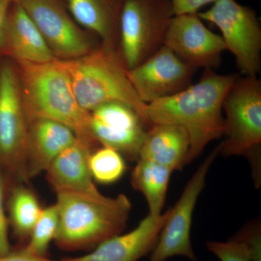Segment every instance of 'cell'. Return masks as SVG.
<instances>
[{"mask_svg":"<svg viewBox=\"0 0 261 261\" xmlns=\"http://www.w3.org/2000/svg\"><path fill=\"white\" fill-rule=\"evenodd\" d=\"M238 77L205 69L197 83L174 95L147 103L149 126L168 123L183 127L190 142L187 163H191L210 142L224 135L223 104Z\"/></svg>","mask_w":261,"mask_h":261,"instance_id":"6da1fadb","label":"cell"},{"mask_svg":"<svg viewBox=\"0 0 261 261\" xmlns=\"http://www.w3.org/2000/svg\"><path fill=\"white\" fill-rule=\"evenodd\" d=\"M17 64L28 122L39 118L59 122L92 147L97 143L91 130V113L79 104L64 61Z\"/></svg>","mask_w":261,"mask_h":261,"instance_id":"7a4b0ae2","label":"cell"},{"mask_svg":"<svg viewBox=\"0 0 261 261\" xmlns=\"http://www.w3.org/2000/svg\"><path fill=\"white\" fill-rule=\"evenodd\" d=\"M58 226L54 241L65 251L95 248L126 228L132 202L124 194L116 197L57 192Z\"/></svg>","mask_w":261,"mask_h":261,"instance_id":"3957f363","label":"cell"},{"mask_svg":"<svg viewBox=\"0 0 261 261\" xmlns=\"http://www.w3.org/2000/svg\"><path fill=\"white\" fill-rule=\"evenodd\" d=\"M64 61L75 97L84 110L90 113L106 103H123L150 127L146 117L147 104L136 92L114 49L102 45L80 58Z\"/></svg>","mask_w":261,"mask_h":261,"instance_id":"277c9868","label":"cell"},{"mask_svg":"<svg viewBox=\"0 0 261 261\" xmlns=\"http://www.w3.org/2000/svg\"><path fill=\"white\" fill-rule=\"evenodd\" d=\"M224 140L219 153L243 155L258 178L261 146V82L257 76H238L223 104Z\"/></svg>","mask_w":261,"mask_h":261,"instance_id":"5b68a950","label":"cell"},{"mask_svg":"<svg viewBox=\"0 0 261 261\" xmlns=\"http://www.w3.org/2000/svg\"><path fill=\"white\" fill-rule=\"evenodd\" d=\"M173 15L171 0H123L118 57L127 70L140 64L162 47Z\"/></svg>","mask_w":261,"mask_h":261,"instance_id":"8992f818","label":"cell"},{"mask_svg":"<svg viewBox=\"0 0 261 261\" xmlns=\"http://www.w3.org/2000/svg\"><path fill=\"white\" fill-rule=\"evenodd\" d=\"M28 135L18 70L4 62L0 65V166L23 183L29 180Z\"/></svg>","mask_w":261,"mask_h":261,"instance_id":"52a82bcc","label":"cell"},{"mask_svg":"<svg viewBox=\"0 0 261 261\" xmlns=\"http://www.w3.org/2000/svg\"><path fill=\"white\" fill-rule=\"evenodd\" d=\"M197 15L219 29L240 72L245 76H257L261 68V28L255 12L236 0H217Z\"/></svg>","mask_w":261,"mask_h":261,"instance_id":"ba28073f","label":"cell"},{"mask_svg":"<svg viewBox=\"0 0 261 261\" xmlns=\"http://www.w3.org/2000/svg\"><path fill=\"white\" fill-rule=\"evenodd\" d=\"M219 151V145L204 160L184 189L176 205L167 211V217L151 252L149 261H166L174 256L197 261L190 239L192 216L197 199L205 186L207 173Z\"/></svg>","mask_w":261,"mask_h":261,"instance_id":"9c48e42d","label":"cell"},{"mask_svg":"<svg viewBox=\"0 0 261 261\" xmlns=\"http://www.w3.org/2000/svg\"><path fill=\"white\" fill-rule=\"evenodd\" d=\"M19 4L37 25L56 59H77L93 50L88 34L70 14L63 0H22Z\"/></svg>","mask_w":261,"mask_h":261,"instance_id":"30bf717a","label":"cell"},{"mask_svg":"<svg viewBox=\"0 0 261 261\" xmlns=\"http://www.w3.org/2000/svg\"><path fill=\"white\" fill-rule=\"evenodd\" d=\"M194 68L163 45L145 61L127 70L128 79L144 102L174 95L192 85Z\"/></svg>","mask_w":261,"mask_h":261,"instance_id":"8fae6325","label":"cell"},{"mask_svg":"<svg viewBox=\"0 0 261 261\" xmlns=\"http://www.w3.org/2000/svg\"><path fill=\"white\" fill-rule=\"evenodd\" d=\"M90 113L91 130L96 142L137 161L149 128L140 115L121 102L101 105Z\"/></svg>","mask_w":261,"mask_h":261,"instance_id":"7c38bea8","label":"cell"},{"mask_svg":"<svg viewBox=\"0 0 261 261\" xmlns=\"http://www.w3.org/2000/svg\"><path fill=\"white\" fill-rule=\"evenodd\" d=\"M163 45L194 69H213L226 50L221 35L207 29L197 14L173 15Z\"/></svg>","mask_w":261,"mask_h":261,"instance_id":"4fadbf2b","label":"cell"},{"mask_svg":"<svg viewBox=\"0 0 261 261\" xmlns=\"http://www.w3.org/2000/svg\"><path fill=\"white\" fill-rule=\"evenodd\" d=\"M166 217L167 211L159 216L148 214L129 232L120 233L108 239L87 255L66 257L62 260L138 261L152 252Z\"/></svg>","mask_w":261,"mask_h":261,"instance_id":"5bb4252c","label":"cell"},{"mask_svg":"<svg viewBox=\"0 0 261 261\" xmlns=\"http://www.w3.org/2000/svg\"><path fill=\"white\" fill-rule=\"evenodd\" d=\"M92 146L77 139L56 158L46 170V178L57 192H72L102 197L89 167Z\"/></svg>","mask_w":261,"mask_h":261,"instance_id":"9a60e30c","label":"cell"},{"mask_svg":"<svg viewBox=\"0 0 261 261\" xmlns=\"http://www.w3.org/2000/svg\"><path fill=\"white\" fill-rule=\"evenodd\" d=\"M63 123L39 118L29 122L27 176L29 180L45 172L53 161L77 140Z\"/></svg>","mask_w":261,"mask_h":261,"instance_id":"2e32d148","label":"cell"},{"mask_svg":"<svg viewBox=\"0 0 261 261\" xmlns=\"http://www.w3.org/2000/svg\"><path fill=\"white\" fill-rule=\"evenodd\" d=\"M17 63H42L56 59L27 12L13 3L7 23L6 51Z\"/></svg>","mask_w":261,"mask_h":261,"instance_id":"e0dca14e","label":"cell"},{"mask_svg":"<svg viewBox=\"0 0 261 261\" xmlns=\"http://www.w3.org/2000/svg\"><path fill=\"white\" fill-rule=\"evenodd\" d=\"M190 142L183 127L168 123L152 125L146 134L139 159L149 160L173 171L187 164Z\"/></svg>","mask_w":261,"mask_h":261,"instance_id":"ac0fdd59","label":"cell"},{"mask_svg":"<svg viewBox=\"0 0 261 261\" xmlns=\"http://www.w3.org/2000/svg\"><path fill=\"white\" fill-rule=\"evenodd\" d=\"M75 22L114 49L123 0H63Z\"/></svg>","mask_w":261,"mask_h":261,"instance_id":"d6986e66","label":"cell"},{"mask_svg":"<svg viewBox=\"0 0 261 261\" xmlns=\"http://www.w3.org/2000/svg\"><path fill=\"white\" fill-rule=\"evenodd\" d=\"M173 171L169 168L149 160L137 159L130 178L132 187L145 196L149 214H162L168 184Z\"/></svg>","mask_w":261,"mask_h":261,"instance_id":"ffe728a7","label":"cell"},{"mask_svg":"<svg viewBox=\"0 0 261 261\" xmlns=\"http://www.w3.org/2000/svg\"><path fill=\"white\" fill-rule=\"evenodd\" d=\"M8 209L15 233L21 238L30 236L42 211L35 194L25 185H17L10 194Z\"/></svg>","mask_w":261,"mask_h":261,"instance_id":"44dd1931","label":"cell"},{"mask_svg":"<svg viewBox=\"0 0 261 261\" xmlns=\"http://www.w3.org/2000/svg\"><path fill=\"white\" fill-rule=\"evenodd\" d=\"M247 232L227 242L207 241L206 247L221 261H260V231Z\"/></svg>","mask_w":261,"mask_h":261,"instance_id":"7402d4cb","label":"cell"},{"mask_svg":"<svg viewBox=\"0 0 261 261\" xmlns=\"http://www.w3.org/2000/svg\"><path fill=\"white\" fill-rule=\"evenodd\" d=\"M89 167L94 181L102 185H109L118 181L126 169L123 155L116 149L107 146H102L90 154Z\"/></svg>","mask_w":261,"mask_h":261,"instance_id":"603a6c76","label":"cell"},{"mask_svg":"<svg viewBox=\"0 0 261 261\" xmlns=\"http://www.w3.org/2000/svg\"><path fill=\"white\" fill-rule=\"evenodd\" d=\"M58 226V211L56 204L42 208L30 233L27 246L20 251L29 255L44 256L56 237Z\"/></svg>","mask_w":261,"mask_h":261,"instance_id":"cb8c5ba5","label":"cell"},{"mask_svg":"<svg viewBox=\"0 0 261 261\" xmlns=\"http://www.w3.org/2000/svg\"><path fill=\"white\" fill-rule=\"evenodd\" d=\"M10 252L8 221L5 211L4 182L0 171V257Z\"/></svg>","mask_w":261,"mask_h":261,"instance_id":"d4e9b609","label":"cell"},{"mask_svg":"<svg viewBox=\"0 0 261 261\" xmlns=\"http://www.w3.org/2000/svg\"><path fill=\"white\" fill-rule=\"evenodd\" d=\"M217 0H171L173 14H197L201 8Z\"/></svg>","mask_w":261,"mask_h":261,"instance_id":"484cf974","label":"cell"},{"mask_svg":"<svg viewBox=\"0 0 261 261\" xmlns=\"http://www.w3.org/2000/svg\"><path fill=\"white\" fill-rule=\"evenodd\" d=\"M12 4L8 0H0V56L6 51L7 23Z\"/></svg>","mask_w":261,"mask_h":261,"instance_id":"4316f807","label":"cell"},{"mask_svg":"<svg viewBox=\"0 0 261 261\" xmlns=\"http://www.w3.org/2000/svg\"><path fill=\"white\" fill-rule=\"evenodd\" d=\"M0 261H55L49 260L44 256H38V255H29L20 252H11L8 255L0 257ZM63 261V260H61Z\"/></svg>","mask_w":261,"mask_h":261,"instance_id":"83f0119b","label":"cell"},{"mask_svg":"<svg viewBox=\"0 0 261 261\" xmlns=\"http://www.w3.org/2000/svg\"><path fill=\"white\" fill-rule=\"evenodd\" d=\"M8 1H10V3H20V2L22 1V0H8Z\"/></svg>","mask_w":261,"mask_h":261,"instance_id":"f1b7e54d","label":"cell"}]
</instances>
